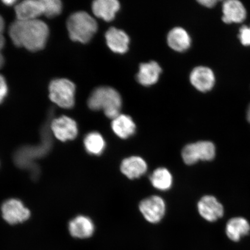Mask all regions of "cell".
<instances>
[{
    "label": "cell",
    "mask_w": 250,
    "mask_h": 250,
    "mask_svg": "<svg viewBox=\"0 0 250 250\" xmlns=\"http://www.w3.org/2000/svg\"><path fill=\"white\" fill-rule=\"evenodd\" d=\"M48 26L43 21L17 20L9 27V35L15 46L31 52L45 48L49 37Z\"/></svg>",
    "instance_id": "cell-1"
},
{
    "label": "cell",
    "mask_w": 250,
    "mask_h": 250,
    "mask_svg": "<svg viewBox=\"0 0 250 250\" xmlns=\"http://www.w3.org/2000/svg\"><path fill=\"white\" fill-rule=\"evenodd\" d=\"M51 124L47 121L42 127V143L37 146H27L17 150L14 155V161L19 167L31 170L33 177L38 176V167L34 162L37 159L45 156L52 147V140L51 134Z\"/></svg>",
    "instance_id": "cell-2"
},
{
    "label": "cell",
    "mask_w": 250,
    "mask_h": 250,
    "mask_svg": "<svg viewBox=\"0 0 250 250\" xmlns=\"http://www.w3.org/2000/svg\"><path fill=\"white\" fill-rule=\"evenodd\" d=\"M92 110L103 109L105 116L114 120L120 115L121 97L116 90L111 87L101 86L93 90L87 101Z\"/></svg>",
    "instance_id": "cell-3"
},
{
    "label": "cell",
    "mask_w": 250,
    "mask_h": 250,
    "mask_svg": "<svg viewBox=\"0 0 250 250\" xmlns=\"http://www.w3.org/2000/svg\"><path fill=\"white\" fill-rule=\"evenodd\" d=\"M67 28L70 39L73 42H89L98 30L96 21L85 12H76L70 16Z\"/></svg>",
    "instance_id": "cell-4"
},
{
    "label": "cell",
    "mask_w": 250,
    "mask_h": 250,
    "mask_svg": "<svg viewBox=\"0 0 250 250\" xmlns=\"http://www.w3.org/2000/svg\"><path fill=\"white\" fill-rule=\"evenodd\" d=\"M49 98L59 107L73 108L75 104L76 86L71 81L59 78L51 81L49 86Z\"/></svg>",
    "instance_id": "cell-5"
},
{
    "label": "cell",
    "mask_w": 250,
    "mask_h": 250,
    "mask_svg": "<svg viewBox=\"0 0 250 250\" xmlns=\"http://www.w3.org/2000/svg\"><path fill=\"white\" fill-rule=\"evenodd\" d=\"M216 149L213 143L201 141L184 146L181 153L183 160L187 165H194L199 161H211L215 158Z\"/></svg>",
    "instance_id": "cell-6"
},
{
    "label": "cell",
    "mask_w": 250,
    "mask_h": 250,
    "mask_svg": "<svg viewBox=\"0 0 250 250\" xmlns=\"http://www.w3.org/2000/svg\"><path fill=\"white\" fill-rule=\"evenodd\" d=\"M166 203L163 198L156 195L143 199L140 203L139 210L146 220L150 223H159L166 213Z\"/></svg>",
    "instance_id": "cell-7"
},
{
    "label": "cell",
    "mask_w": 250,
    "mask_h": 250,
    "mask_svg": "<svg viewBox=\"0 0 250 250\" xmlns=\"http://www.w3.org/2000/svg\"><path fill=\"white\" fill-rule=\"evenodd\" d=\"M15 14L17 20H37L42 15L46 16V0H26L16 5Z\"/></svg>",
    "instance_id": "cell-8"
},
{
    "label": "cell",
    "mask_w": 250,
    "mask_h": 250,
    "mask_svg": "<svg viewBox=\"0 0 250 250\" xmlns=\"http://www.w3.org/2000/svg\"><path fill=\"white\" fill-rule=\"evenodd\" d=\"M1 211L3 218L12 225L23 223L30 216L29 209L25 208L20 201L15 199L8 200L3 203Z\"/></svg>",
    "instance_id": "cell-9"
},
{
    "label": "cell",
    "mask_w": 250,
    "mask_h": 250,
    "mask_svg": "<svg viewBox=\"0 0 250 250\" xmlns=\"http://www.w3.org/2000/svg\"><path fill=\"white\" fill-rule=\"evenodd\" d=\"M51 129L56 138L62 142L74 140L78 135L76 121L66 116H62L52 121Z\"/></svg>",
    "instance_id": "cell-10"
},
{
    "label": "cell",
    "mask_w": 250,
    "mask_h": 250,
    "mask_svg": "<svg viewBox=\"0 0 250 250\" xmlns=\"http://www.w3.org/2000/svg\"><path fill=\"white\" fill-rule=\"evenodd\" d=\"M198 210L201 217L209 222L216 221L224 213L223 206L211 195H206L200 200Z\"/></svg>",
    "instance_id": "cell-11"
},
{
    "label": "cell",
    "mask_w": 250,
    "mask_h": 250,
    "mask_svg": "<svg viewBox=\"0 0 250 250\" xmlns=\"http://www.w3.org/2000/svg\"><path fill=\"white\" fill-rule=\"evenodd\" d=\"M190 81L196 89L206 92L213 87L215 76L210 68L199 66L195 68L190 73Z\"/></svg>",
    "instance_id": "cell-12"
},
{
    "label": "cell",
    "mask_w": 250,
    "mask_h": 250,
    "mask_svg": "<svg viewBox=\"0 0 250 250\" xmlns=\"http://www.w3.org/2000/svg\"><path fill=\"white\" fill-rule=\"evenodd\" d=\"M120 169L122 173L128 179H136L146 174L148 165L145 159L140 156H132L124 159Z\"/></svg>",
    "instance_id": "cell-13"
},
{
    "label": "cell",
    "mask_w": 250,
    "mask_h": 250,
    "mask_svg": "<svg viewBox=\"0 0 250 250\" xmlns=\"http://www.w3.org/2000/svg\"><path fill=\"white\" fill-rule=\"evenodd\" d=\"M105 40L109 48L117 54H125L129 49V37L125 31L111 27L105 33Z\"/></svg>",
    "instance_id": "cell-14"
},
{
    "label": "cell",
    "mask_w": 250,
    "mask_h": 250,
    "mask_svg": "<svg viewBox=\"0 0 250 250\" xmlns=\"http://www.w3.org/2000/svg\"><path fill=\"white\" fill-rule=\"evenodd\" d=\"M223 21L226 23H239L245 20L246 10L238 0H227L223 5Z\"/></svg>",
    "instance_id": "cell-15"
},
{
    "label": "cell",
    "mask_w": 250,
    "mask_h": 250,
    "mask_svg": "<svg viewBox=\"0 0 250 250\" xmlns=\"http://www.w3.org/2000/svg\"><path fill=\"white\" fill-rule=\"evenodd\" d=\"M120 8V2L117 0H96L92 4L94 15L106 21L113 20Z\"/></svg>",
    "instance_id": "cell-16"
},
{
    "label": "cell",
    "mask_w": 250,
    "mask_h": 250,
    "mask_svg": "<svg viewBox=\"0 0 250 250\" xmlns=\"http://www.w3.org/2000/svg\"><path fill=\"white\" fill-rule=\"evenodd\" d=\"M162 69L158 62L154 61L142 63L137 74V80L143 86H148L158 82Z\"/></svg>",
    "instance_id": "cell-17"
},
{
    "label": "cell",
    "mask_w": 250,
    "mask_h": 250,
    "mask_svg": "<svg viewBox=\"0 0 250 250\" xmlns=\"http://www.w3.org/2000/svg\"><path fill=\"white\" fill-rule=\"evenodd\" d=\"M68 228L71 236L79 239L88 238L92 236L95 230L92 221L89 218L83 215L71 220Z\"/></svg>",
    "instance_id": "cell-18"
},
{
    "label": "cell",
    "mask_w": 250,
    "mask_h": 250,
    "mask_svg": "<svg viewBox=\"0 0 250 250\" xmlns=\"http://www.w3.org/2000/svg\"><path fill=\"white\" fill-rule=\"evenodd\" d=\"M112 130L122 139H127L135 133L136 126L132 118L128 115L120 114L112 120Z\"/></svg>",
    "instance_id": "cell-19"
},
{
    "label": "cell",
    "mask_w": 250,
    "mask_h": 250,
    "mask_svg": "<svg viewBox=\"0 0 250 250\" xmlns=\"http://www.w3.org/2000/svg\"><path fill=\"white\" fill-rule=\"evenodd\" d=\"M167 43L174 51L181 52L189 49L191 40L188 33L183 28L175 27L168 34Z\"/></svg>",
    "instance_id": "cell-20"
},
{
    "label": "cell",
    "mask_w": 250,
    "mask_h": 250,
    "mask_svg": "<svg viewBox=\"0 0 250 250\" xmlns=\"http://www.w3.org/2000/svg\"><path fill=\"white\" fill-rule=\"evenodd\" d=\"M250 226L245 218L236 217L230 219L226 227L227 235L234 242H238L242 237L250 233Z\"/></svg>",
    "instance_id": "cell-21"
},
{
    "label": "cell",
    "mask_w": 250,
    "mask_h": 250,
    "mask_svg": "<svg viewBox=\"0 0 250 250\" xmlns=\"http://www.w3.org/2000/svg\"><path fill=\"white\" fill-rule=\"evenodd\" d=\"M152 186L159 190L166 191L173 186V176L170 171L165 167L156 168L149 177Z\"/></svg>",
    "instance_id": "cell-22"
},
{
    "label": "cell",
    "mask_w": 250,
    "mask_h": 250,
    "mask_svg": "<svg viewBox=\"0 0 250 250\" xmlns=\"http://www.w3.org/2000/svg\"><path fill=\"white\" fill-rule=\"evenodd\" d=\"M83 142L86 151L93 155H101L106 146L104 138L98 132L87 134L84 139Z\"/></svg>",
    "instance_id": "cell-23"
},
{
    "label": "cell",
    "mask_w": 250,
    "mask_h": 250,
    "mask_svg": "<svg viewBox=\"0 0 250 250\" xmlns=\"http://www.w3.org/2000/svg\"><path fill=\"white\" fill-rule=\"evenodd\" d=\"M239 38L243 45L250 46V26H243L240 28Z\"/></svg>",
    "instance_id": "cell-24"
},
{
    "label": "cell",
    "mask_w": 250,
    "mask_h": 250,
    "mask_svg": "<svg viewBox=\"0 0 250 250\" xmlns=\"http://www.w3.org/2000/svg\"><path fill=\"white\" fill-rule=\"evenodd\" d=\"M8 92L7 82L5 78L0 74V104L4 101Z\"/></svg>",
    "instance_id": "cell-25"
},
{
    "label": "cell",
    "mask_w": 250,
    "mask_h": 250,
    "mask_svg": "<svg viewBox=\"0 0 250 250\" xmlns=\"http://www.w3.org/2000/svg\"><path fill=\"white\" fill-rule=\"evenodd\" d=\"M198 2L200 4L207 8L213 7L217 3L216 0H201Z\"/></svg>",
    "instance_id": "cell-26"
},
{
    "label": "cell",
    "mask_w": 250,
    "mask_h": 250,
    "mask_svg": "<svg viewBox=\"0 0 250 250\" xmlns=\"http://www.w3.org/2000/svg\"><path fill=\"white\" fill-rule=\"evenodd\" d=\"M5 43V40L2 33H0V51L4 48Z\"/></svg>",
    "instance_id": "cell-27"
},
{
    "label": "cell",
    "mask_w": 250,
    "mask_h": 250,
    "mask_svg": "<svg viewBox=\"0 0 250 250\" xmlns=\"http://www.w3.org/2000/svg\"><path fill=\"white\" fill-rule=\"evenodd\" d=\"M5 22L4 20L0 15V33H2L4 29Z\"/></svg>",
    "instance_id": "cell-28"
},
{
    "label": "cell",
    "mask_w": 250,
    "mask_h": 250,
    "mask_svg": "<svg viewBox=\"0 0 250 250\" xmlns=\"http://www.w3.org/2000/svg\"><path fill=\"white\" fill-rule=\"evenodd\" d=\"M4 64V58L3 57V55L0 51V69L3 67Z\"/></svg>",
    "instance_id": "cell-29"
},
{
    "label": "cell",
    "mask_w": 250,
    "mask_h": 250,
    "mask_svg": "<svg viewBox=\"0 0 250 250\" xmlns=\"http://www.w3.org/2000/svg\"><path fill=\"white\" fill-rule=\"evenodd\" d=\"M2 2L6 5H12L14 4H15L17 1H13V0H8V1L6 0V1H3Z\"/></svg>",
    "instance_id": "cell-30"
},
{
    "label": "cell",
    "mask_w": 250,
    "mask_h": 250,
    "mask_svg": "<svg viewBox=\"0 0 250 250\" xmlns=\"http://www.w3.org/2000/svg\"><path fill=\"white\" fill-rule=\"evenodd\" d=\"M247 119H248V121L250 123V104L249 106L248 112H247Z\"/></svg>",
    "instance_id": "cell-31"
}]
</instances>
